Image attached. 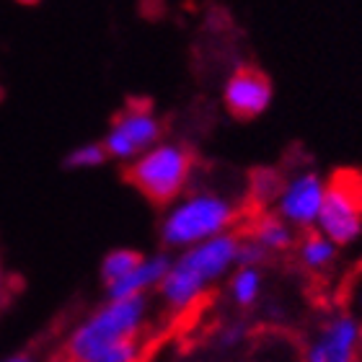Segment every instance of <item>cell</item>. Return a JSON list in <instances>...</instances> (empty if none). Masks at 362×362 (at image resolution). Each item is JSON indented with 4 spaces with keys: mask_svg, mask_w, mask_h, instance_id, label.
<instances>
[{
    "mask_svg": "<svg viewBox=\"0 0 362 362\" xmlns=\"http://www.w3.org/2000/svg\"><path fill=\"white\" fill-rule=\"evenodd\" d=\"M151 298L104 300L70 329L62 344L68 362H140L151 324Z\"/></svg>",
    "mask_w": 362,
    "mask_h": 362,
    "instance_id": "6da1fadb",
    "label": "cell"
},
{
    "mask_svg": "<svg viewBox=\"0 0 362 362\" xmlns=\"http://www.w3.org/2000/svg\"><path fill=\"white\" fill-rule=\"evenodd\" d=\"M238 233L218 235L194 249L171 257L166 277L156 290V300L168 316H184L204 300L212 287L230 277L238 257Z\"/></svg>",
    "mask_w": 362,
    "mask_h": 362,
    "instance_id": "7a4b0ae2",
    "label": "cell"
},
{
    "mask_svg": "<svg viewBox=\"0 0 362 362\" xmlns=\"http://www.w3.org/2000/svg\"><path fill=\"white\" fill-rule=\"evenodd\" d=\"M241 207L223 192L207 187L189 189L168 204L158 223V235L166 254H181L218 235L241 230Z\"/></svg>",
    "mask_w": 362,
    "mask_h": 362,
    "instance_id": "3957f363",
    "label": "cell"
},
{
    "mask_svg": "<svg viewBox=\"0 0 362 362\" xmlns=\"http://www.w3.org/2000/svg\"><path fill=\"white\" fill-rule=\"evenodd\" d=\"M194 168L197 156L187 143L160 140L156 148L124 166V179L151 204L166 210L192 189Z\"/></svg>",
    "mask_w": 362,
    "mask_h": 362,
    "instance_id": "277c9868",
    "label": "cell"
},
{
    "mask_svg": "<svg viewBox=\"0 0 362 362\" xmlns=\"http://www.w3.org/2000/svg\"><path fill=\"white\" fill-rule=\"evenodd\" d=\"M316 230L337 249L352 246L362 238V171L339 168L329 176L324 210Z\"/></svg>",
    "mask_w": 362,
    "mask_h": 362,
    "instance_id": "5b68a950",
    "label": "cell"
},
{
    "mask_svg": "<svg viewBox=\"0 0 362 362\" xmlns=\"http://www.w3.org/2000/svg\"><path fill=\"white\" fill-rule=\"evenodd\" d=\"M160 140H166V127L158 112L148 101H129L112 117L101 145L109 160L129 166L143 153L156 148Z\"/></svg>",
    "mask_w": 362,
    "mask_h": 362,
    "instance_id": "8992f818",
    "label": "cell"
},
{
    "mask_svg": "<svg viewBox=\"0 0 362 362\" xmlns=\"http://www.w3.org/2000/svg\"><path fill=\"white\" fill-rule=\"evenodd\" d=\"M326 184H329V176H324L313 166L287 171L282 174V187L272 204V212L279 220H285L298 235L316 230L321 210H324Z\"/></svg>",
    "mask_w": 362,
    "mask_h": 362,
    "instance_id": "52a82bcc",
    "label": "cell"
},
{
    "mask_svg": "<svg viewBox=\"0 0 362 362\" xmlns=\"http://www.w3.org/2000/svg\"><path fill=\"white\" fill-rule=\"evenodd\" d=\"M303 362H362V321L352 310L326 313L305 337Z\"/></svg>",
    "mask_w": 362,
    "mask_h": 362,
    "instance_id": "ba28073f",
    "label": "cell"
},
{
    "mask_svg": "<svg viewBox=\"0 0 362 362\" xmlns=\"http://www.w3.org/2000/svg\"><path fill=\"white\" fill-rule=\"evenodd\" d=\"M274 101V86L264 70L238 65L223 83V106L238 122L259 119Z\"/></svg>",
    "mask_w": 362,
    "mask_h": 362,
    "instance_id": "9c48e42d",
    "label": "cell"
},
{
    "mask_svg": "<svg viewBox=\"0 0 362 362\" xmlns=\"http://www.w3.org/2000/svg\"><path fill=\"white\" fill-rule=\"evenodd\" d=\"M168 267H171V254L158 251V254H145V259L132 269L124 279L104 287L106 300H127V298H148L156 293L166 277Z\"/></svg>",
    "mask_w": 362,
    "mask_h": 362,
    "instance_id": "30bf717a",
    "label": "cell"
},
{
    "mask_svg": "<svg viewBox=\"0 0 362 362\" xmlns=\"http://www.w3.org/2000/svg\"><path fill=\"white\" fill-rule=\"evenodd\" d=\"M238 233L251 238L254 243H259L272 259L282 257V254H290V251L295 249V241H298V233L287 226L285 220H279L272 210L254 215Z\"/></svg>",
    "mask_w": 362,
    "mask_h": 362,
    "instance_id": "8fae6325",
    "label": "cell"
},
{
    "mask_svg": "<svg viewBox=\"0 0 362 362\" xmlns=\"http://www.w3.org/2000/svg\"><path fill=\"white\" fill-rule=\"evenodd\" d=\"M337 257H339V249L326 235L318 233V230L300 233L298 241H295V264L300 267L303 272H308V274H324V272H329L337 264Z\"/></svg>",
    "mask_w": 362,
    "mask_h": 362,
    "instance_id": "7c38bea8",
    "label": "cell"
},
{
    "mask_svg": "<svg viewBox=\"0 0 362 362\" xmlns=\"http://www.w3.org/2000/svg\"><path fill=\"white\" fill-rule=\"evenodd\" d=\"M264 293V272L251 269V267H235L230 277L226 279V295L230 305L238 310H251L259 305Z\"/></svg>",
    "mask_w": 362,
    "mask_h": 362,
    "instance_id": "4fadbf2b",
    "label": "cell"
},
{
    "mask_svg": "<svg viewBox=\"0 0 362 362\" xmlns=\"http://www.w3.org/2000/svg\"><path fill=\"white\" fill-rule=\"evenodd\" d=\"M145 259L143 251L129 249V246H117V249L106 251L101 264H98V277H101V285L109 287L114 282L124 279L132 269H137V264Z\"/></svg>",
    "mask_w": 362,
    "mask_h": 362,
    "instance_id": "5bb4252c",
    "label": "cell"
},
{
    "mask_svg": "<svg viewBox=\"0 0 362 362\" xmlns=\"http://www.w3.org/2000/svg\"><path fill=\"white\" fill-rule=\"evenodd\" d=\"M109 160L101 140H90V143L76 145L73 151L65 156L62 166L68 171H93V168H101Z\"/></svg>",
    "mask_w": 362,
    "mask_h": 362,
    "instance_id": "9a60e30c",
    "label": "cell"
},
{
    "mask_svg": "<svg viewBox=\"0 0 362 362\" xmlns=\"http://www.w3.org/2000/svg\"><path fill=\"white\" fill-rule=\"evenodd\" d=\"M279 187H282V174L274 171V168H262V171H254L251 176V199L262 207V212L272 210V204L277 199L279 194Z\"/></svg>",
    "mask_w": 362,
    "mask_h": 362,
    "instance_id": "2e32d148",
    "label": "cell"
},
{
    "mask_svg": "<svg viewBox=\"0 0 362 362\" xmlns=\"http://www.w3.org/2000/svg\"><path fill=\"white\" fill-rule=\"evenodd\" d=\"M241 235V233H238ZM269 254H267L259 243H254L251 238L241 235L238 238V257H235V267H251V269H262V267L269 262Z\"/></svg>",
    "mask_w": 362,
    "mask_h": 362,
    "instance_id": "e0dca14e",
    "label": "cell"
},
{
    "mask_svg": "<svg viewBox=\"0 0 362 362\" xmlns=\"http://www.w3.org/2000/svg\"><path fill=\"white\" fill-rule=\"evenodd\" d=\"M218 339H220V347L223 349L238 347L241 341H246V324H243V321H230V324H226L223 329H220Z\"/></svg>",
    "mask_w": 362,
    "mask_h": 362,
    "instance_id": "ac0fdd59",
    "label": "cell"
},
{
    "mask_svg": "<svg viewBox=\"0 0 362 362\" xmlns=\"http://www.w3.org/2000/svg\"><path fill=\"white\" fill-rule=\"evenodd\" d=\"M0 362H39V357L31 355V352H16V355H8L6 360Z\"/></svg>",
    "mask_w": 362,
    "mask_h": 362,
    "instance_id": "d6986e66",
    "label": "cell"
},
{
    "mask_svg": "<svg viewBox=\"0 0 362 362\" xmlns=\"http://www.w3.org/2000/svg\"><path fill=\"white\" fill-rule=\"evenodd\" d=\"M8 293V274H6V267L0 262V298Z\"/></svg>",
    "mask_w": 362,
    "mask_h": 362,
    "instance_id": "ffe728a7",
    "label": "cell"
},
{
    "mask_svg": "<svg viewBox=\"0 0 362 362\" xmlns=\"http://www.w3.org/2000/svg\"><path fill=\"white\" fill-rule=\"evenodd\" d=\"M352 313H355V316L362 321V293L357 295V305H355V310H352Z\"/></svg>",
    "mask_w": 362,
    "mask_h": 362,
    "instance_id": "44dd1931",
    "label": "cell"
}]
</instances>
